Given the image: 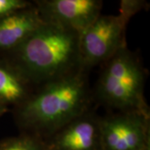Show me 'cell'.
<instances>
[{
    "instance_id": "obj_8",
    "label": "cell",
    "mask_w": 150,
    "mask_h": 150,
    "mask_svg": "<svg viewBox=\"0 0 150 150\" xmlns=\"http://www.w3.org/2000/svg\"><path fill=\"white\" fill-rule=\"evenodd\" d=\"M43 23L33 3L0 18V55L14 51Z\"/></svg>"
},
{
    "instance_id": "obj_9",
    "label": "cell",
    "mask_w": 150,
    "mask_h": 150,
    "mask_svg": "<svg viewBox=\"0 0 150 150\" xmlns=\"http://www.w3.org/2000/svg\"><path fill=\"white\" fill-rule=\"evenodd\" d=\"M34 88L10 63L0 58V103L9 109L27 99Z\"/></svg>"
},
{
    "instance_id": "obj_10",
    "label": "cell",
    "mask_w": 150,
    "mask_h": 150,
    "mask_svg": "<svg viewBox=\"0 0 150 150\" xmlns=\"http://www.w3.org/2000/svg\"><path fill=\"white\" fill-rule=\"evenodd\" d=\"M0 150H48L44 141L36 136L22 133L0 142Z\"/></svg>"
},
{
    "instance_id": "obj_11",
    "label": "cell",
    "mask_w": 150,
    "mask_h": 150,
    "mask_svg": "<svg viewBox=\"0 0 150 150\" xmlns=\"http://www.w3.org/2000/svg\"><path fill=\"white\" fill-rule=\"evenodd\" d=\"M32 4L25 0H0V18Z\"/></svg>"
},
{
    "instance_id": "obj_1",
    "label": "cell",
    "mask_w": 150,
    "mask_h": 150,
    "mask_svg": "<svg viewBox=\"0 0 150 150\" xmlns=\"http://www.w3.org/2000/svg\"><path fill=\"white\" fill-rule=\"evenodd\" d=\"M87 73L82 68L34 88L24 102L13 108L23 133L45 140L89 111L93 95Z\"/></svg>"
},
{
    "instance_id": "obj_13",
    "label": "cell",
    "mask_w": 150,
    "mask_h": 150,
    "mask_svg": "<svg viewBox=\"0 0 150 150\" xmlns=\"http://www.w3.org/2000/svg\"><path fill=\"white\" fill-rule=\"evenodd\" d=\"M8 110H9V108H8L4 106V104H2V103H0V117H1V116H3V115L8 112Z\"/></svg>"
},
{
    "instance_id": "obj_12",
    "label": "cell",
    "mask_w": 150,
    "mask_h": 150,
    "mask_svg": "<svg viewBox=\"0 0 150 150\" xmlns=\"http://www.w3.org/2000/svg\"><path fill=\"white\" fill-rule=\"evenodd\" d=\"M121 7L119 13L123 14L126 18L130 19L138 12L141 11L143 8H145L147 4L145 1L139 0H123L121 1Z\"/></svg>"
},
{
    "instance_id": "obj_4",
    "label": "cell",
    "mask_w": 150,
    "mask_h": 150,
    "mask_svg": "<svg viewBox=\"0 0 150 150\" xmlns=\"http://www.w3.org/2000/svg\"><path fill=\"white\" fill-rule=\"evenodd\" d=\"M129 18L118 15L100 14L79 33L81 64L86 70L111 59L119 49L127 46L125 39Z\"/></svg>"
},
{
    "instance_id": "obj_3",
    "label": "cell",
    "mask_w": 150,
    "mask_h": 150,
    "mask_svg": "<svg viewBox=\"0 0 150 150\" xmlns=\"http://www.w3.org/2000/svg\"><path fill=\"white\" fill-rule=\"evenodd\" d=\"M144 83L145 70L140 59L125 46L103 64L94 96L100 104L118 112L150 115Z\"/></svg>"
},
{
    "instance_id": "obj_6",
    "label": "cell",
    "mask_w": 150,
    "mask_h": 150,
    "mask_svg": "<svg viewBox=\"0 0 150 150\" xmlns=\"http://www.w3.org/2000/svg\"><path fill=\"white\" fill-rule=\"evenodd\" d=\"M33 4L43 22L80 33L101 14L98 0H38Z\"/></svg>"
},
{
    "instance_id": "obj_7",
    "label": "cell",
    "mask_w": 150,
    "mask_h": 150,
    "mask_svg": "<svg viewBox=\"0 0 150 150\" xmlns=\"http://www.w3.org/2000/svg\"><path fill=\"white\" fill-rule=\"evenodd\" d=\"M99 118L90 110L44 141L48 150H101Z\"/></svg>"
},
{
    "instance_id": "obj_2",
    "label": "cell",
    "mask_w": 150,
    "mask_h": 150,
    "mask_svg": "<svg viewBox=\"0 0 150 150\" xmlns=\"http://www.w3.org/2000/svg\"><path fill=\"white\" fill-rule=\"evenodd\" d=\"M2 58L33 88L83 68L79 33L46 22L18 48Z\"/></svg>"
},
{
    "instance_id": "obj_5",
    "label": "cell",
    "mask_w": 150,
    "mask_h": 150,
    "mask_svg": "<svg viewBox=\"0 0 150 150\" xmlns=\"http://www.w3.org/2000/svg\"><path fill=\"white\" fill-rule=\"evenodd\" d=\"M101 150H150V115L117 112L99 118Z\"/></svg>"
}]
</instances>
